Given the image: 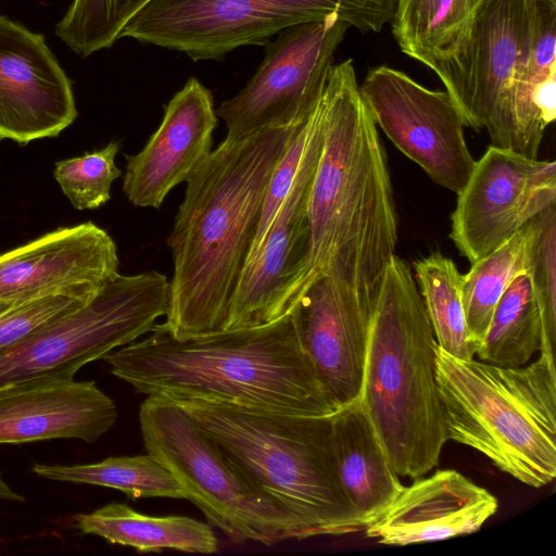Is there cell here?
<instances>
[{"instance_id": "6da1fadb", "label": "cell", "mask_w": 556, "mask_h": 556, "mask_svg": "<svg viewBox=\"0 0 556 556\" xmlns=\"http://www.w3.org/2000/svg\"><path fill=\"white\" fill-rule=\"evenodd\" d=\"M323 100L324 139L307 203L305 257L280 298L277 320L321 276L352 289L372 311L395 255L397 216L387 155L352 60L332 65Z\"/></svg>"}, {"instance_id": "7a4b0ae2", "label": "cell", "mask_w": 556, "mask_h": 556, "mask_svg": "<svg viewBox=\"0 0 556 556\" xmlns=\"http://www.w3.org/2000/svg\"><path fill=\"white\" fill-rule=\"evenodd\" d=\"M298 124L224 139L186 181L167 238L174 273L163 325L175 338L225 330L270 178Z\"/></svg>"}, {"instance_id": "3957f363", "label": "cell", "mask_w": 556, "mask_h": 556, "mask_svg": "<svg viewBox=\"0 0 556 556\" xmlns=\"http://www.w3.org/2000/svg\"><path fill=\"white\" fill-rule=\"evenodd\" d=\"M102 359L113 376L147 396L311 417L338 410L299 342L290 314L258 327L185 339L155 324L149 334Z\"/></svg>"}, {"instance_id": "277c9868", "label": "cell", "mask_w": 556, "mask_h": 556, "mask_svg": "<svg viewBox=\"0 0 556 556\" xmlns=\"http://www.w3.org/2000/svg\"><path fill=\"white\" fill-rule=\"evenodd\" d=\"M435 344L412 270L394 255L369 319L359 401L399 477H424L448 441Z\"/></svg>"}, {"instance_id": "5b68a950", "label": "cell", "mask_w": 556, "mask_h": 556, "mask_svg": "<svg viewBox=\"0 0 556 556\" xmlns=\"http://www.w3.org/2000/svg\"><path fill=\"white\" fill-rule=\"evenodd\" d=\"M182 406L256 489L294 514L312 536L362 532L338 479L331 416L242 408L203 400Z\"/></svg>"}, {"instance_id": "8992f818", "label": "cell", "mask_w": 556, "mask_h": 556, "mask_svg": "<svg viewBox=\"0 0 556 556\" xmlns=\"http://www.w3.org/2000/svg\"><path fill=\"white\" fill-rule=\"evenodd\" d=\"M447 440L467 445L516 480L541 488L556 477L555 357L523 366L457 358L434 346Z\"/></svg>"}, {"instance_id": "52a82bcc", "label": "cell", "mask_w": 556, "mask_h": 556, "mask_svg": "<svg viewBox=\"0 0 556 556\" xmlns=\"http://www.w3.org/2000/svg\"><path fill=\"white\" fill-rule=\"evenodd\" d=\"M139 424L147 452L173 473L207 523L231 542L270 546L311 538L294 514L237 470L179 404L150 395L140 405Z\"/></svg>"}, {"instance_id": "ba28073f", "label": "cell", "mask_w": 556, "mask_h": 556, "mask_svg": "<svg viewBox=\"0 0 556 556\" xmlns=\"http://www.w3.org/2000/svg\"><path fill=\"white\" fill-rule=\"evenodd\" d=\"M396 0H152L119 38L219 60L236 48L266 45L292 25L337 16L349 28L378 33L390 24Z\"/></svg>"}, {"instance_id": "9c48e42d", "label": "cell", "mask_w": 556, "mask_h": 556, "mask_svg": "<svg viewBox=\"0 0 556 556\" xmlns=\"http://www.w3.org/2000/svg\"><path fill=\"white\" fill-rule=\"evenodd\" d=\"M168 304L165 275L118 274L86 304L0 350V388L47 376L74 378L88 363L149 333Z\"/></svg>"}, {"instance_id": "30bf717a", "label": "cell", "mask_w": 556, "mask_h": 556, "mask_svg": "<svg viewBox=\"0 0 556 556\" xmlns=\"http://www.w3.org/2000/svg\"><path fill=\"white\" fill-rule=\"evenodd\" d=\"M539 0H482L460 48L435 63L466 126L516 150L515 96L525 74Z\"/></svg>"}, {"instance_id": "8fae6325", "label": "cell", "mask_w": 556, "mask_h": 556, "mask_svg": "<svg viewBox=\"0 0 556 556\" xmlns=\"http://www.w3.org/2000/svg\"><path fill=\"white\" fill-rule=\"evenodd\" d=\"M349 26L337 16L285 28L265 46V56L248 84L216 110L226 140L262 129L298 124L317 104Z\"/></svg>"}, {"instance_id": "7c38bea8", "label": "cell", "mask_w": 556, "mask_h": 556, "mask_svg": "<svg viewBox=\"0 0 556 556\" xmlns=\"http://www.w3.org/2000/svg\"><path fill=\"white\" fill-rule=\"evenodd\" d=\"M359 90L376 125L403 154L441 187L455 193L465 187L476 160L446 90L428 89L387 65L369 70Z\"/></svg>"}, {"instance_id": "4fadbf2b", "label": "cell", "mask_w": 556, "mask_h": 556, "mask_svg": "<svg viewBox=\"0 0 556 556\" xmlns=\"http://www.w3.org/2000/svg\"><path fill=\"white\" fill-rule=\"evenodd\" d=\"M457 195L450 238L472 264L556 203V163L491 144Z\"/></svg>"}, {"instance_id": "5bb4252c", "label": "cell", "mask_w": 556, "mask_h": 556, "mask_svg": "<svg viewBox=\"0 0 556 556\" xmlns=\"http://www.w3.org/2000/svg\"><path fill=\"white\" fill-rule=\"evenodd\" d=\"M117 247L92 222L60 227L0 254V303L96 296L118 273Z\"/></svg>"}, {"instance_id": "9a60e30c", "label": "cell", "mask_w": 556, "mask_h": 556, "mask_svg": "<svg viewBox=\"0 0 556 556\" xmlns=\"http://www.w3.org/2000/svg\"><path fill=\"white\" fill-rule=\"evenodd\" d=\"M313 115L312 136L295 180L261 248L241 274L225 330L276 321L280 298L303 263L307 241V203L324 139L323 93Z\"/></svg>"}, {"instance_id": "2e32d148", "label": "cell", "mask_w": 556, "mask_h": 556, "mask_svg": "<svg viewBox=\"0 0 556 556\" xmlns=\"http://www.w3.org/2000/svg\"><path fill=\"white\" fill-rule=\"evenodd\" d=\"M76 117L72 84L43 36L0 16V140L55 137Z\"/></svg>"}, {"instance_id": "e0dca14e", "label": "cell", "mask_w": 556, "mask_h": 556, "mask_svg": "<svg viewBox=\"0 0 556 556\" xmlns=\"http://www.w3.org/2000/svg\"><path fill=\"white\" fill-rule=\"evenodd\" d=\"M371 311L349 287L316 279L290 313L299 342L332 403L358 401Z\"/></svg>"}, {"instance_id": "ac0fdd59", "label": "cell", "mask_w": 556, "mask_h": 556, "mask_svg": "<svg viewBox=\"0 0 556 556\" xmlns=\"http://www.w3.org/2000/svg\"><path fill=\"white\" fill-rule=\"evenodd\" d=\"M217 117L212 92L190 78L165 105L163 119L144 147L125 155L123 191L129 202L160 208L211 154Z\"/></svg>"}, {"instance_id": "d6986e66", "label": "cell", "mask_w": 556, "mask_h": 556, "mask_svg": "<svg viewBox=\"0 0 556 556\" xmlns=\"http://www.w3.org/2000/svg\"><path fill=\"white\" fill-rule=\"evenodd\" d=\"M113 400L94 381L47 376L0 388V444L98 441L115 424Z\"/></svg>"}, {"instance_id": "ffe728a7", "label": "cell", "mask_w": 556, "mask_h": 556, "mask_svg": "<svg viewBox=\"0 0 556 556\" xmlns=\"http://www.w3.org/2000/svg\"><path fill=\"white\" fill-rule=\"evenodd\" d=\"M498 508L486 489L453 469L415 479L363 531L377 543L404 546L477 532Z\"/></svg>"}, {"instance_id": "44dd1931", "label": "cell", "mask_w": 556, "mask_h": 556, "mask_svg": "<svg viewBox=\"0 0 556 556\" xmlns=\"http://www.w3.org/2000/svg\"><path fill=\"white\" fill-rule=\"evenodd\" d=\"M331 443L341 489L366 527L404 485L392 468L359 400L341 407L331 416Z\"/></svg>"}, {"instance_id": "7402d4cb", "label": "cell", "mask_w": 556, "mask_h": 556, "mask_svg": "<svg viewBox=\"0 0 556 556\" xmlns=\"http://www.w3.org/2000/svg\"><path fill=\"white\" fill-rule=\"evenodd\" d=\"M74 526L111 544L140 553L175 549L215 554L218 543L211 525L187 516H148L124 503H110L88 514L74 516Z\"/></svg>"}, {"instance_id": "603a6c76", "label": "cell", "mask_w": 556, "mask_h": 556, "mask_svg": "<svg viewBox=\"0 0 556 556\" xmlns=\"http://www.w3.org/2000/svg\"><path fill=\"white\" fill-rule=\"evenodd\" d=\"M516 152L536 159L556 118V0H539L525 74L515 97Z\"/></svg>"}, {"instance_id": "cb8c5ba5", "label": "cell", "mask_w": 556, "mask_h": 556, "mask_svg": "<svg viewBox=\"0 0 556 556\" xmlns=\"http://www.w3.org/2000/svg\"><path fill=\"white\" fill-rule=\"evenodd\" d=\"M482 0H396L393 36L402 52L431 68L463 45Z\"/></svg>"}, {"instance_id": "d4e9b609", "label": "cell", "mask_w": 556, "mask_h": 556, "mask_svg": "<svg viewBox=\"0 0 556 556\" xmlns=\"http://www.w3.org/2000/svg\"><path fill=\"white\" fill-rule=\"evenodd\" d=\"M542 348V323L527 273L519 275L497 302L476 356L500 366H523Z\"/></svg>"}, {"instance_id": "484cf974", "label": "cell", "mask_w": 556, "mask_h": 556, "mask_svg": "<svg viewBox=\"0 0 556 556\" xmlns=\"http://www.w3.org/2000/svg\"><path fill=\"white\" fill-rule=\"evenodd\" d=\"M31 470L49 480L115 489L131 500L185 498L173 473L149 453L71 466L35 464Z\"/></svg>"}, {"instance_id": "4316f807", "label": "cell", "mask_w": 556, "mask_h": 556, "mask_svg": "<svg viewBox=\"0 0 556 556\" xmlns=\"http://www.w3.org/2000/svg\"><path fill=\"white\" fill-rule=\"evenodd\" d=\"M531 236L532 224L529 222L497 249L472 263L469 271L463 275L466 323L479 346L501 296L519 275L527 271Z\"/></svg>"}, {"instance_id": "83f0119b", "label": "cell", "mask_w": 556, "mask_h": 556, "mask_svg": "<svg viewBox=\"0 0 556 556\" xmlns=\"http://www.w3.org/2000/svg\"><path fill=\"white\" fill-rule=\"evenodd\" d=\"M414 269L437 344L457 358H473L479 345L467 327L455 263L434 252L414 262Z\"/></svg>"}, {"instance_id": "f1b7e54d", "label": "cell", "mask_w": 556, "mask_h": 556, "mask_svg": "<svg viewBox=\"0 0 556 556\" xmlns=\"http://www.w3.org/2000/svg\"><path fill=\"white\" fill-rule=\"evenodd\" d=\"M152 0H74L56 35L78 55L110 48L127 23Z\"/></svg>"}, {"instance_id": "f546056e", "label": "cell", "mask_w": 556, "mask_h": 556, "mask_svg": "<svg viewBox=\"0 0 556 556\" xmlns=\"http://www.w3.org/2000/svg\"><path fill=\"white\" fill-rule=\"evenodd\" d=\"M527 274L542 323L540 353L555 357L556 339V203L531 220Z\"/></svg>"}, {"instance_id": "4dcf8cb0", "label": "cell", "mask_w": 556, "mask_h": 556, "mask_svg": "<svg viewBox=\"0 0 556 556\" xmlns=\"http://www.w3.org/2000/svg\"><path fill=\"white\" fill-rule=\"evenodd\" d=\"M119 148L112 141L100 150L55 164L53 176L75 208L94 210L110 200L112 184L122 175L115 164Z\"/></svg>"}, {"instance_id": "1f68e13d", "label": "cell", "mask_w": 556, "mask_h": 556, "mask_svg": "<svg viewBox=\"0 0 556 556\" xmlns=\"http://www.w3.org/2000/svg\"><path fill=\"white\" fill-rule=\"evenodd\" d=\"M313 112L314 110L304 121L300 122L295 126L285 149V152L273 173L266 193L258 229L247 263L255 256L258 249L261 248V244L264 241V238L280 205L282 204L295 180L312 136L314 125Z\"/></svg>"}, {"instance_id": "d6a6232c", "label": "cell", "mask_w": 556, "mask_h": 556, "mask_svg": "<svg viewBox=\"0 0 556 556\" xmlns=\"http://www.w3.org/2000/svg\"><path fill=\"white\" fill-rule=\"evenodd\" d=\"M93 298L58 294L33 301L0 303V350L14 344L46 323L86 304Z\"/></svg>"}, {"instance_id": "836d02e7", "label": "cell", "mask_w": 556, "mask_h": 556, "mask_svg": "<svg viewBox=\"0 0 556 556\" xmlns=\"http://www.w3.org/2000/svg\"><path fill=\"white\" fill-rule=\"evenodd\" d=\"M0 500L5 501H25V498L16 493L14 490H12L9 484L4 481L2 473L0 471Z\"/></svg>"}]
</instances>
